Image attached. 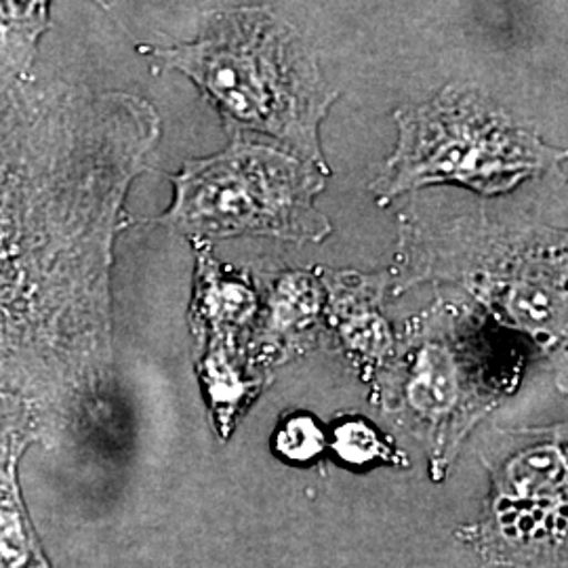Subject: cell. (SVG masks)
<instances>
[{"label":"cell","instance_id":"1","mask_svg":"<svg viewBox=\"0 0 568 568\" xmlns=\"http://www.w3.org/2000/svg\"><path fill=\"white\" fill-rule=\"evenodd\" d=\"M140 51L194 82L230 138L264 135L328 171L321 126L337 93L304 39L278 16L260 7L230 9L211 16L194 41Z\"/></svg>","mask_w":568,"mask_h":568},{"label":"cell","instance_id":"2","mask_svg":"<svg viewBox=\"0 0 568 568\" xmlns=\"http://www.w3.org/2000/svg\"><path fill=\"white\" fill-rule=\"evenodd\" d=\"M394 122L398 142L371 183L382 206L434 183L462 185L485 196L504 194L567 156L480 91L457 84L429 102L400 108Z\"/></svg>","mask_w":568,"mask_h":568},{"label":"cell","instance_id":"3","mask_svg":"<svg viewBox=\"0 0 568 568\" xmlns=\"http://www.w3.org/2000/svg\"><path fill=\"white\" fill-rule=\"evenodd\" d=\"M328 171L278 145L232 138L227 148L183 164L173 203L156 220L199 244L232 236L323 243L333 232L316 196Z\"/></svg>","mask_w":568,"mask_h":568},{"label":"cell","instance_id":"4","mask_svg":"<svg viewBox=\"0 0 568 568\" xmlns=\"http://www.w3.org/2000/svg\"><path fill=\"white\" fill-rule=\"evenodd\" d=\"M464 243L410 248V255L453 257L440 276L464 284L497 321L525 331L539 344L558 345L567 335V241L562 234H511L501 227H450Z\"/></svg>","mask_w":568,"mask_h":568},{"label":"cell","instance_id":"5","mask_svg":"<svg viewBox=\"0 0 568 568\" xmlns=\"http://www.w3.org/2000/svg\"><path fill=\"white\" fill-rule=\"evenodd\" d=\"M487 331L471 310L447 302L406 323L403 392L410 415L440 432L459 426L487 365Z\"/></svg>","mask_w":568,"mask_h":568},{"label":"cell","instance_id":"6","mask_svg":"<svg viewBox=\"0 0 568 568\" xmlns=\"http://www.w3.org/2000/svg\"><path fill=\"white\" fill-rule=\"evenodd\" d=\"M326 291L325 326L335 331L347 354L365 365H386L396 356L384 300L389 274H361L318 267Z\"/></svg>","mask_w":568,"mask_h":568},{"label":"cell","instance_id":"7","mask_svg":"<svg viewBox=\"0 0 568 568\" xmlns=\"http://www.w3.org/2000/svg\"><path fill=\"white\" fill-rule=\"evenodd\" d=\"M260 314V297L253 281L222 265L209 248L199 255L194 297L190 305V325L206 347L239 352V339L253 331Z\"/></svg>","mask_w":568,"mask_h":568},{"label":"cell","instance_id":"8","mask_svg":"<svg viewBox=\"0 0 568 568\" xmlns=\"http://www.w3.org/2000/svg\"><path fill=\"white\" fill-rule=\"evenodd\" d=\"M326 291L316 270H288L272 278L255 323V344L264 354H288L325 331Z\"/></svg>","mask_w":568,"mask_h":568},{"label":"cell","instance_id":"9","mask_svg":"<svg viewBox=\"0 0 568 568\" xmlns=\"http://www.w3.org/2000/svg\"><path fill=\"white\" fill-rule=\"evenodd\" d=\"M49 23L47 2H0V60L21 79L32 74L39 41Z\"/></svg>","mask_w":568,"mask_h":568},{"label":"cell","instance_id":"10","mask_svg":"<svg viewBox=\"0 0 568 568\" xmlns=\"http://www.w3.org/2000/svg\"><path fill=\"white\" fill-rule=\"evenodd\" d=\"M333 448L344 462L354 466H365L387 455L379 432L368 426L365 419H345L344 424L335 427Z\"/></svg>","mask_w":568,"mask_h":568},{"label":"cell","instance_id":"11","mask_svg":"<svg viewBox=\"0 0 568 568\" xmlns=\"http://www.w3.org/2000/svg\"><path fill=\"white\" fill-rule=\"evenodd\" d=\"M325 448V432L312 415H291L276 434V450L288 462H312Z\"/></svg>","mask_w":568,"mask_h":568},{"label":"cell","instance_id":"12","mask_svg":"<svg viewBox=\"0 0 568 568\" xmlns=\"http://www.w3.org/2000/svg\"><path fill=\"white\" fill-rule=\"evenodd\" d=\"M26 558V546L20 525L16 520L0 523V568H20Z\"/></svg>","mask_w":568,"mask_h":568}]
</instances>
